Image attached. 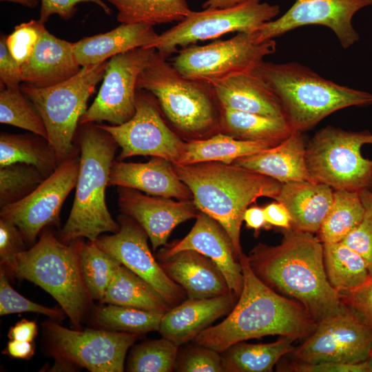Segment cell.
<instances>
[{
	"mask_svg": "<svg viewBox=\"0 0 372 372\" xmlns=\"http://www.w3.org/2000/svg\"><path fill=\"white\" fill-rule=\"evenodd\" d=\"M254 72L276 95L293 132L314 127L331 114L372 104V94L326 79L296 62L263 61Z\"/></svg>",
	"mask_w": 372,
	"mask_h": 372,
	"instance_id": "5",
	"label": "cell"
},
{
	"mask_svg": "<svg viewBox=\"0 0 372 372\" xmlns=\"http://www.w3.org/2000/svg\"><path fill=\"white\" fill-rule=\"evenodd\" d=\"M82 242L79 238L64 243L45 228L39 240L19 254L14 263L5 270L8 275L30 281L49 293L77 329L90 298L80 265Z\"/></svg>",
	"mask_w": 372,
	"mask_h": 372,
	"instance_id": "7",
	"label": "cell"
},
{
	"mask_svg": "<svg viewBox=\"0 0 372 372\" xmlns=\"http://www.w3.org/2000/svg\"><path fill=\"white\" fill-rule=\"evenodd\" d=\"M137 90L152 94L169 123L188 141L220 132V106L213 87L182 75L156 51L139 74Z\"/></svg>",
	"mask_w": 372,
	"mask_h": 372,
	"instance_id": "6",
	"label": "cell"
},
{
	"mask_svg": "<svg viewBox=\"0 0 372 372\" xmlns=\"http://www.w3.org/2000/svg\"><path fill=\"white\" fill-rule=\"evenodd\" d=\"M360 196L365 209V215L372 222V191H364Z\"/></svg>",
	"mask_w": 372,
	"mask_h": 372,
	"instance_id": "56",
	"label": "cell"
},
{
	"mask_svg": "<svg viewBox=\"0 0 372 372\" xmlns=\"http://www.w3.org/2000/svg\"><path fill=\"white\" fill-rule=\"evenodd\" d=\"M211 86L220 107L285 118L276 95L254 71L232 76Z\"/></svg>",
	"mask_w": 372,
	"mask_h": 372,
	"instance_id": "26",
	"label": "cell"
},
{
	"mask_svg": "<svg viewBox=\"0 0 372 372\" xmlns=\"http://www.w3.org/2000/svg\"><path fill=\"white\" fill-rule=\"evenodd\" d=\"M158 34L146 23H121L103 34L85 37L74 43V54L81 67L99 64L114 56L152 43Z\"/></svg>",
	"mask_w": 372,
	"mask_h": 372,
	"instance_id": "28",
	"label": "cell"
},
{
	"mask_svg": "<svg viewBox=\"0 0 372 372\" xmlns=\"http://www.w3.org/2000/svg\"><path fill=\"white\" fill-rule=\"evenodd\" d=\"M247 0H207L203 8L205 9H225L235 6Z\"/></svg>",
	"mask_w": 372,
	"mask_h": 372,
	"instance_id": "55",
	"label": "cell"
},
{
	"mask_svg": "<svg viewBox=\"0 0 372 372\" xmlns=\"http://www.w3.org/2000/svg\"><path fill=\"white\" fill-rule=\"evenodd\" d=\"M81 68L74 43L60 39L45 29L32 56L21 65L22 82L37 87H50L72 77Z\"/></svg>",
	"mask_w": 372,
	"mask_h": 372,
	"instance_id": "24",
	"label": "cell"
},
{
	"mask_svg": "<svg viewBox=\"0 0 372 372\" xmlns=\"http://www.w3.org/2000/svg\"><path fill=\"white\" fill-rule=\"evenodd\" d=\"M372 329L345 306L340 312L318 323L304 342L288 354L290 360L358 363L370 358Z\"/></svg>",
	"mask_w": 372,
	"mask_h": 372,
	"instance_id": "14",
	"label": "cell"
},
{
	"mask_svg": "<svg viewBox=\"0 0 372 372\" xmlns=\"http://www.w3.org/2000/svg\"><path fill=\"white\" fill-rule=\"evenodd\" d=\"M238 261L243 287L236 304L223 321L203 330L193 342L220 353L236 342L267 335L294 340L309 337L318 323L303 306L265 284L244 253Z\"/></svg>",
	"mask_w": 372,
	"mask_h": 372,
	"instance_id": "2",
	"label": "cell"
},
{
	"mask_svg": "<svg viewBox=\"0 0 372 372\" xmlns=\"http://www.w3.org/2000/svg\"><path fill=\"white\" fill-rule=\"evenodd\" d=\"M28 100L20 85L1 88L0 123L26 130L48 140L43 120Z\"/></svg>",
	"mask_w": 372,
	"mask_h": 372,
	"instance_id": "40",
	"label": "cell"
},
{
	"mask_svg": "<svg viewBox=\"0 0 372 372\" xmlns=\"http://www.w3.org/2000/svg\"><path fill=\"white\" fill-rule=\"evenodd\" d=\"M220 110V132L238 139L280 143L293 132L284 117L223 107Z\"/></svg>",
	"mask_w": 372,
	"mask_h": 372,
	"instance_id": "31",
	"label": "cell"
},
{
	"mask_svg": "<svg viewBox=\"0 0 372 372\" xmlns=\"http://www.w3.org/2000/svg\"><path fill=\"white\" fill-rule=\"evenodd\" d=\"M23 163L37 167L47 178L59 166L55 153L45 138L33 134H0V167Z\"/></svg>",
	"mask_w": 372,
	"mask_h": 372,
	"instance_id": "33",
	"label": "cell"
},
{
	"mask_svg": "<svg viewBox=\"0 0 372 372\" xmlns=\"http://www.w3.org/2000/svg\"><path fill=\"white\" fill-rule=\"evenodd\" d=\"M234 165L255 172L281 183L314 181L306 163L302 132L293 133L277 145L235 160Z\"/></svg>",
	"mask_w": 372,
	"mask_h": 372,
	"instance_id": "25",
	"label": "cell"
},
{
	"mask_svg": "<svg viewBox=\"0 0 372 372\" xmlns=\"http://www.w3.org/2000/svg\"><path fill=\"white\" fill-rule=\"evenodd\" d=\"M277 371L287 372H372V359L358 363L322 362L314 364L290 360L277 363Z\"/></svg>",
	"mask_w": 372,
	"mask_h": 372,
	"instance_id": "45",
	"label": "cell"
},
{
	"mask_svg": "<svg viewBox=\"0 0 372 372\" xmlns=\"http://www.w3.org/2000/svg\"><path fill=\"white\" fill-rule=\"evenodd\" d=\"M276 48L273 39L258 41L256 32H237L227 40L180 49L171 63L184 76L212 85L254 71Z\"/></svg>",
	"mask_w": 372,
	"mask_h": 372,
	"instance_id": "10",
	"label": "cell"
},
{
	"mask_svg": "<svg viewBox=\"0 0 372 372\" xmlns=\"http://www.w3.org/2000/svg\"><path fill=\"white\" fill-rule=\"evenodd\" d=\"M369 143H372L369 130L347 131L330 125L321 129L306 145L311 176L334 189L372 191V161L361 154L362 145Z\"/></svg>",
	"mask_w": 372,
	"mask_h": 372,
	"instance_id": "9",
	"label": "cell"
},
{
	"mask_svg": "<svg viewBox=\"0 0 372 372\" xmlns=\"http://www.w3.org/2000/svg\"><path fill=\"white\" fill-rule=\"evenodd\" d=\"M117 192L121 211L143 228L154 251L166 245L171 232L178 225L196 218L198 214L193 200L175 201L123 187H118Z\"/></svg>",
	"mask_w": 372,
	"mask_h": 372,
	"instance_id": "19",
	"label": "cell"
},
{
	"mask_svg": "<svg viewBox=\"0 0 372 372\" xmlns=\"http://www.w3.org/2000/svg\"><path fill=\"white\" fill-rule=\"evenodd\" d=\"M82 278L90 299L102 301L108 286L121 265L94 242L81 243L79 252Z\"/></svg>",
	"mask_w": 372,
	"mask_h": 372,
	"instance_id": "37",
	"label": "cell"
},
{
	"mask_svg": "<svg viewBox=\"0 0 372 372\" xmlns=\"http://www.w3.org/2000/svg\"><path fill=\"white\" fill-rule=\"evenodd\" d=\"M294 341L280 336L271 343L236 342L220 353L224 372H271L283 357L294 350Z\"/></svg>",
	"mask_w": 372,
	"mask_h": 372,
	"instance_id": "30",
	"label": "cell"
},
{
	"mask_svg": "<svg viewBox=\"0 0 372 372\" xmlns=\"http://www.w3.org/2000/svg\"><path fill=\"white\" fill-rule=\"evenodd\" d=\"M45 178L37 167L29 164L15 163L0 167V207L25 198Z\"/></svg>",
	"mask_w": 372,
	"mask_h": 372,
	"instance_id": "41",
	"label": "cell"
},
{
	"mask_svg": "<svg viewBox=\"0 0 372 372\" xmlns=\"http://www.w3.org/2000/svg\"><path fill=\"white\" fill-rule=\"evenodd\" d=\"M119 230L99 236L95 244L154 287L172 307L185 300L186 293L163 271L148 246V236L132 218L118 217Z\"/></svg>",
	"mask_w": 372,
	"mask_h": 372,
	"instance_id": "17",
	"label": "cell"
},
{
	"mask_svg": "<svg viewBox=\"0 0 372 372\" xmlns=\"http://www.w3.org/2000/svg\"><path fill=\"white\" fill-rule=\"evenodd\" d=\"M370 358L372 359V348H371V353H370Z\"/></svg>",
	"mask_w": 372,
	"mask_h": 372,
	"instance_id": "58",
	"label": "cell"
},
{
	"mask_svg": "<svg viewBox=\"0 0 372 372\" xmlns=\"http://www.w3.org/2000/svg\"><path fill=\"white\" fill-rule=\"evenodd\" d=\"M173 165L179 178L191 190L197 209L216 220L227 231L238 260L243 253L240 229L245 211L260 197L274 199L282 183L221 162Z\"/></svg>",
	"mask_w": 372,
	"mask_h": 372,
	"instance_id": "3",
	"label": "cell"
},
{
	"mask_svg": "<svg viewBox=\"0 0 372 372\" xmlns=\"http://www.w3.org/2000/svg\"><path fill=\"white\" fill-rule=\"evenodd\" d=\"M323 258L328 280L338 293L371 279L363 259L342 242L323 243Z\"/></svg>",
	"mask_w": 372,
	"mask_h": 372,
	"instance_id": "34",
	"label": "cell"
},
{
	"mask_svg": "<svg viewBox=\"0 0 372 372\" xmlns=\"http://www.w3.org/2000/svg\"><path fill=\"white\" fill-rule=\"evenodd\" d=\"M342 303L372 329V278L363 285L339 293Z\"/></svg>",
	"mask_w": 372,
	"mask_h": 372,
	"instance_id": "47",
	"label": "cell"
},
{
	"mask_svg": "<svg viewBox=\"0 0 372 372\" xmlns=\"http://www.w3.org/2000/svg\"><path fill=\"white\" fill-rule=\"evenodd\" d=\"M280 243H259L247 256L254 273L275 291L298 301L314 320L342 311L338 292L328 280L323 243L313 234L282 229Z\"/></svg>",
	"mask_w": 372,
	"mask_h": 372,
	"instance_id": "1",
	"label": "cell"
},
{
	"mask_svg": "<svg viewBox=\"0 0 372 372\" xmlns=\"http://www.w3.org/2000/svg\"><path fill=\"white\" fill-rule=\"evenodd\" d=\"M35 344L33 342L10 340L3 353L17 359L29 360L34 353Z\"/></svg>",
	"mask_w": 372,
	"mask_h": 372,
	"instance_id": "53",
	"label": "cell"
},
{
	"mask_svg": "<svg viewBox=\"0 0 372 372\" xmlns=\"http://www.w3.org/2000/svg\"><path fill=\"white\" fill-rule=\"evenodd\" d=\"M263 208L266 221L270 226L282 229L292 227L291 216L286 207L276 200Z\"/></svg>",
	"mask_w": 372,
	"mask_h": 372,
	"instance_id": "51",
	"label": "cell"
},
{
	"mask_svg": "<svg viewBox=\"0 0 372 372\" xmlns=\"http://www.w3.org/2000/svg\"><path fill=\"white\" fill-rule=\"evenodd\" d=\"M7 37L0 39V83L1 87L19 86L21 79L20 65L10 54L6 44Z\"/></svg>",
	"mask_w": 372,
	"mask_h": 372,
	"instance_id": "50",
	"label": "cell"
},
{
	"mask_svg": "<svg viewBox=\"0 0 372 372\" xmlns=\"http://www.w3.org/2000/svg\"><path fill=\"white\" fill-rule=\"evenodd\" d=\"M364 216L365 209L360 193L335 189L333 203L317 237L322 243L341 242L360 224Z\"/></svg>",
	"mask_w": 372,
	"mask_h": 372,
	"instance_id": "35",
	"label": "cell"
},
{
	"mask_svg": "<svg viewBox=\"0 0 372 372\" xmlns=\"http://www.w3.org/2000/svg\"><path fill=\"white\" fill-rule=\"evenodd\" d=\"M101 302L163 313L171 309L154 287L123 265L117 268Z\"/></svg>",
	"mask_w": 372,
	"mask_h": 372,
	"instance_id": "32",
	"label": "cell"
},
{
	"mask_svg": "<svg viewBox=\"0 0 372 372\" xmlns=\"http://www.w3.org/2000/svg\"><path fill=\"white\" fill-rule=\"evenodd\" d=\"M25 250V241L19 229L11 221L0 218L1 267L7 270Z\"/></svg>",
	"mask_w": 372,
	"mask_h": 372,
	"instance_id": "46",
	"label": "cell"
},
{
	"mask_svg": "<svg viewBox=\"0 0 372 372\" xmlns=\"http://www.w3.org/2000/svg\"><path fill=\"white\" fill-rule=\"evenodd\" d=\"M79 167L78 155L65 160L30 194L0 207V218L16 225L25 242L33 244L42 229L59 220L62 205L76 187Z\"/></svg>",
	"mask_w": 372,
	"mask_h": 372,
	"instance_id": "16",
	"label": "cell"
},
{
	"mask_svg": "<svg viewBox=\"0 0 372 372\" xmlns=\"http://www.w3.org/2000/svg\"><path fill=\"white\" fill-rule=\"evenodd\" d=\"M39 21L45 23L52 14H58L63 19H71L76 12V5L79 3H94L103 11L111 14L110 8L102 0H41Z\"/></svg>",
	"mask_w": 372,
	"mask_h": 372,
	"instance_id": "49",
	"label": "cell"
},
{
	"mask_svg": "<svg viewBox=\"0 0 372 372\" xmlns=\"http://www.w3.org/2000/svg\"><path fill=\"white\" fill-rule=\"evenodd\" d=\"M45 28L39 20H31L17 25L7 36V47L20 66L32 56Z\"/></svg>",
	"mask_w": 372,
	"mask_h": 372,
	"instance_id": "44",
	"label": "cell"
},
{
	"mask_svg": "<svg viewBox=\"0 0 372 372\" xmlns=\"http://www.w3.org/2000/svg\"><path fill=\"white\" fill-rule=\"evenodd\" d=\"M274 200L288 209L293 228L315 234L333 203V190L318 182L293 181L282 183Z\"/></svg>",
	"mask_w": 372,
	"mask_h": 372,
	"instance_id": "27",
	"label": "cell"
},
{
	"mask_svg": "<svg viewBox=\"0 0 372 372\" xmlns=\"http://www.w3.org/2000/svg\"><path fill=\"white\" fill-rule=\"evenodd\" d=\"M52 355L92 372H122L126 353L138 334L115 331L72 330L54 322L44 324Z\"/></svg>",
	"mask_w": 372,
	"mask_h": 372,
	"instance_id": "12",
	"label": "cell"
},
{
	"mask_svg": "<svg viewBox=\"0 0 372 372\" xmlns=\"http://www.w3.org/2000/svg\"><path fill=\"white\" fill-rule=\"evenodd\" d=\"M1 1L19 3L30 8H35L39 2V0H1Z\"/></svg>",
	"mask_w": 372,
	"mask_h": 372,
	"instance_id": "57",
	"label": "cell"
},
{
	"mask_svg": "<svg viewBox=\"0 0 372 372\" xmlns=\"http://www.w3.org/2000/svg\"><path fill=\"white\" fill-rule=\"evenodd\" d=\"M237 297L233 292L206 299L187 298L164 313L158 331L178 347L194 339L218 318L229 313Z\"/></svg>",
	"mask_w": 372,
	"mask_h": 372,
	"instance_id": "23",
	"label": "cell"
},
{
	"mask_svg": "<svg viewBox=\"0 0 372 372\" xmlns=\"http://www.w3.org/2000/svg\"><path fill=\"white\" fill-rule=\"evenodd\" d=\"M108 186L134 189L147 194L180 200H193L189 188L179 178L173 163L154 156L146 163L112 162Z\"/></svg>",
	"mask_w": 372,
	"mask_h": 372,
	"instance_id": "21",
	"label": "cell"
},
{
	"mask_svg": "<svg viewBox=\"0 0 372 372\" xmlns=\"http://www.w3.org/2000/svg\"><path fill=\"white\" fill-rule=\"evenodd\" d=\"M364 260L372 278V222L365 215L360 224L342 241Z\"/></svg>",
	"mask_w": 372,
	"mask_h": 372,
	"instance_id": "48",
	"label": "cell"
},
{
	"mask_svg": "<svg viewBox=\"0 0 372 372\" xmlns=\"http://www.w3.org/2000/svg\"><path fill=\"white\" fill-rule=\"evenodd\" d=\"M243 221L247 227L258 231L261 228H270L265 219L263 208L258 206L247 208L243 216Z\"/></svg>",
	"mask_w": 372,
	"mask_h": 372,
	"instance_id": "54",
	"label": "cell"
},
{
	"mask_svg": "<svg viewBox=\"0 0 372 372\" xmlns=\"http://www.w3.org/2000/svg\"><path fill=\"white\" fill-rule=\"evenodd\" d=\"M97 125L121 147L119 161L141 155L161 157L176 164L184 152L185 142L166 124L156 98L143 90H137L132 118L121 125Z\"/></svg>",
	"mask_w": 372,
	"mask_h": 372,
	"instance_id": "13",
	"label": "cell"
},
{
	"mask_svg": "<svg viewBox=\"0 0 372 372\" xmlns=\"http://www.w3.org/2000/svg\"><path fill=\"white\" fill-rule=\"evenodd\" d=\"M178 349L174 371L180 372H223L219 352L194 343Z\"/></svg>",
	"mask_w": 372,
	"mask_h": 372,
	"instance_id": "42",
	"label": "cell"
},
{
	"mask_svg": "<svg viewBox=\"0 0 372 372\" xmlns=\"http://www.w3.org/2000/svg\"><path fill=\"white\" fill-rule=\"evenodd\" d=\"M186 249L196 251L211 259L223 272L230 290L239 297L243 287L242 267L228 234L216 220L200 211L187 235L161 249L156 259Z\"/></svg>",
	"mask_w": 372,
	"mask_h": 372,
	"instance_id": "20",
	"label": "cell"
},
{
	"mask_svg": "<svg viewBox=\"0 0 372 372\" xmlns=\"http://www.w3.org/2000/svg\"><path fill=\"white\" fill-rule=\"evenodd\" d=\"M279 143L267 141L241 140L219 132L208 138L185 142L183 154L176 165L210 161L232 164L238 158L254 154Z\"/></svg>",
	"mask_w": 372,
	"mask_h": 372,
	"instance_id": "29",
	"label": "cell"
},
{
	"mask_svg": "<svg viewBox=\"0 0 372 372\" xmlns=\"http://www.w3.org/2000/svg\"><path fill=\"white\" fill-rule=\"evenodd\" d=\"M179 347L164 337L136 344L129 353L126 370L130 372H171L174 369Z\"/></svg>",
	"mask_w": 372,
	"mask_h": 372,
	"instance_id": "39",
	"label": "cell"
},
{
	"mask_svg": "<svg viewBox=\"0 0 372 372\" xmlns=\"http://www.w3.org/2000/svg\"><path fill=\"white\" fill-rule=\"evenodd\" d=\"M154 48H138L107 61L97 96L79 121V125L107 121L114 125L129 121L136 112V83Z\"/></svg>",
	"mask_w": 372,
	"mask_h": 372,
	"instance_id": "15",
	"label": "cell"
},
{
	"mask_svg": "<svg viewBox=\"0 0 372 372\" xmlns=\"http://www.w3.org/2000/svg\"><path fill=\"white\" fill-rule=\"evenodd\" d=\"M21 312H35L52 318L62 316L61 311L46 307L34 302L21 296L10 285L8 274L1 268L0 271V315L4 316Z\"/></svg>",
	"mask_w": 372,
	"mask_h": 372,
	"instance_id": "43",
	"label": "cell"
},
{
	"mask_svg": "<svg viewBox=\"0 0 372 372\" xmlns=\"http://www.w3.org/2000/svg\"><path fill=\"white\" fill-rule=\"evenodd\" d=\"M371 4L372 0H296L280 18L262 24L256 38L262 42L301 26L320 25L331 29L341 46L348 48L360 39L352 25L353 15Z\"/></svg>",
	"mask_w": 372,
	"mask_h": 372,
	"instance_id": "18",
	"label": "cell"
},
{
	"mask_svg": "<svg viewBox=\"0 0 372 372\" xmlns=\"http://www.w3.org/2000/svg\"><path fill=\"white\" fill-rule=\"evenodd\" d=\"M280 13L278 5L260 0H247L225 9L192 11L165 31L146 48H154L165 58L200 41L218 38L229 32H254Z\"/></svg>",
	"mask_w": 372,
	"mask_h": 372,
	"instance_id": "11",
	"label": "cell"
},
{
	"mask_svg": "<svg viewBox=\"0 0 372 372\" xmlns=\"http://www.w3.org/2000/svg\"><path fill=\"white\" fill-rule=\"evenodd\" d=\"M116 8L121 23L151 25L180 21L192 10L186 0H107Z\"/></svg>",
	"mask_w": 372,
	"mask_h": 372,
	"instance_id": "36",
	"label": "cell"
},
{
	"mask_svg": "<svg viewBox=\"0 0 372 372\" xmlns=\"http://www.w3.org/2000/svg\"><path fill=\"white\" fill-rule=\"evenodd\" d=\"M38 333L35 321L22 319L11 327L8 333L10 340L33 342Z\"/></svg>",
	"mask_w": 372,
	"mask_h": 372,
	"instance_id": "52",
	"label": "cell"
},
{
	"mask_svg": "<svg viewBox=\"0 0 372 372\" xmlns=\"http://www.w3.org/2000/svg\"><path fill=\"white\" fill-rule=\"evenodd\" d=\"M165 313L108 304L97 309L95 320L101 327L115 331L141 334L158 331Z\"/></svg>",
	"mask_w": 372,
	"mask_h": 372,
	"instance_id": "38",
	"label": "cell"
},
{
	"mask_svg": "<svg viewBox=\"0 0 372 372\" xmlns=\"http://www.w3.org/2000/svg\"><path fill=\"white\" fill-rule=\"evenodd\" d=\"M80 125L77 134L80 167L75 196L69 217L59 236L64 243L83 238L94 242L101 234L116 233L120 229L105 201L110 168L118 145L97 124Z\"/></svg>",
	"mask_w": 372,
	"mask_h": 372,
	"instance_id": "4",
	"label": "cell"
},
{
	"mask_svg": "<svg viewBox=\"0 0 372 372\" xmlns=\"http://www.w3.org/2000/svg\"><path fill=\"white\" fill-rule=\"evenodd\" d=\"M165 273L188 298H211L232 292L221 270L205 255L192 249L156 259Z\"/></svg>",
	"mask_w": 372,
	"mask_h": 372,
	"instance_id": "22",
	"label": "cell"
},
{
	"mask_svg": "<svg viewBox=\"0 0 372 372\" xmlns=\"http://www.w3.org/2000/svg\"><path fill=\"white\" fill-rule=\"evenodd\" d=\"M107 63L83 66L72 77L50 87L20 86L43 120L59 165L77 156L76 129L90 96L103 79Z\"/></svg>",
	"mask_w": 372,
	"mask_h": 372,
	"instance_id": "8",
	"label": "cell"
}]
</instances>
